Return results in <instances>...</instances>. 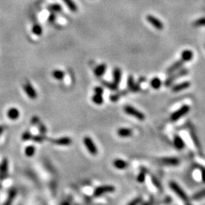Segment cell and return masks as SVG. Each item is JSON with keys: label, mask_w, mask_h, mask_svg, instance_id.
<instances>
[{"label": "cell", "mask_w": 205, "mask_h": 205, "mask_svg": "<svg viewBox=\"0 0 205 205\" xmlns=\"http://www.w3.org/2000/svg\"><path fill=\"white\" fill-rule=\"evenodd\" d=\"M123 110L126 114L131 115V116H133L134 118L138 119V120L144 121V119H145V115H144V114L142 112L138 110V109H137L136 108L133 107L132 106L125 105L123 107Z\"/></svg>", "instance_id": "cell-1"}, {"label": "cell", "mask_w": 205, "mask_h": 205, "mask_svg": "<svg viewBox=\"0 0 205 205\" xmlns=\"http://www.w3.org/2000/svg\"><path fill=\"white\" fill-rule=\"evenodd\" d=\"M170 188L174 191V193L178 196L179 198H181L182 200L184 202H188V195L186 194V193L185 192V191L177 184L176 182H170Z\"/></svg>", "instance_id": "cell-2"}, {"label": "cell", "mask_w": 205, "mask_h": 205, "mask_svg": "<svg viewBox=\"0 0 205 205\" xmlns=\"http://www.w3.org/2000/svg\"><path fill=\"white\" fill-rule=\"evenodd\" d=\"M188 69H180L179 70H178V72H176V73H175V74L173 73V74L170 75V76L167 78L164 84H165V85L167 87H170L177 78H179L182 77V76L186 75H188Z\"/></svg>", "instance_id": "cell-3"}, {"label": "cell", "mask_w": 205, "mask_h": 205, "mask_svg": "<svg viewBox=\"0 0 205 205\" xmlns=\"http://www.w3.org/2000/svg\"><path fill=\"white\" fill-rule=\"evenodd\" d=\"M190 111V107L188 105H184L182 107H180L178 110L175 111L174 112L171 114L170 115V119H171L173 122H176V121L180 119L182 116L185 115L186 114L188 113V112Z\"/></svg>", "instance_id": "cell-4"}, {"label": "cell", "mask_w": 205, "mask_h": 205, "mask_svg": "<svg viewBox=\"0 0 205 205\" xmlns=\"http://www.w3.org/2000/svg\"><path fill=\"white\" fill-rule=\"evenodd\" d=\"M84 144L85 147H86L87 150L89 151L91 155H96L97 154V148H96V144H94L93 140L90 138V137H84Z\"/></svg>", "instance_id": "cell-5"}, {"label": "cell", "mask_w": 205, "mask_h": 205, "mask_svg": "<svg viewBox=\"0 0 205 205\" xmlns=\"http://www.w3.org/2000/svg\"><path fill=\"white\" fill-rule=\"evenodd\" d=\"M159 162L164 166H169V167H176L180 164L179 159L176 157H163L159 160Z\"/></svg>", "instance_id": "cell-6"}, {"label": "cell", "mask_w": 205, "mask_h": 205, "mask_svg": "<svg viewBox=\"0 0 205 205\" xmlns=\"http://www.w3.org/2000/svg\"><path fill=\"white\" fill-rule=\"evenodd\" d=\"M115 191V188L112 185H102L99 186V187L96 188V190L94 191L93 195L95 197H99L102 194H106V193H110L113 192Z\"/></svg>", "instance_id": "cell-7"}, {"label": "cell", "mask_w": 205, "mask_h": 205, "mask_svg": "<svg viewBox=\"0 0 205 205\" xmlns=\"http://www.w3.org/2000/svg\"><path fill=\"white\" fill-rule=\"evenodd\" d=\"M24 92L26 93V94L27 95L30 99H35L37 97V93L36 92V90L34 88V87L32 86L31 83L29 82H26L24 84Z\"/></svg>", "instance_id": "cell-8"}, {"label": "cell", "mask_w": 205, "mask_h": 205, "mask_svg": "<svg viewBox=\"0 0 205 205\" xmlns=\"http://www.w3.org/2000/svg\"><path fill=\"white\" fill-rule=\"evenodd\" d=\"M147 18V21H148V22H149L150 24L153 26V27H155L156 29H157V30L161 31V30L164 29V24H163V22L160 21V20H159L157 18H156V17L149 14V15L147 16V18Z\"/></svg>", "instance_id": "cell-9"}, {"label": "cell", "mask_w": 205, "mask_h": 205, "mask_svg": "<svg viewBox=\"0 0 205 205\" xmlns=\"http://www.w3.org/2000/svg\"><path fill=\"white\" fill-rule=\"evenodd\" d=\"M127 85H128V88L132 92H138L140 90V85L139 84H136L134 80V78L132 75H129L128 77V81H127Z\"/></svg>", "instance_id": "cell-10"}, {"label": "cell", "mask_w": 205, "mask_h": 205, "mask_svg": "<svg viewBox=\"0 0 205 205\" xmlns=\"http://www.w3.org/2000/svg\"><path fill=\"white\" fill-rule=\"evenodd\" d=\"M184 63H185V62L182 60L175 62L172 66H170V67L168 68V69L167 70V73L168 75H171V74H173V73H174V72H176V71L179 70V69L182 67Z\"/></svg>", "instance_id": "cell-11"}, {"label": "cell", "mask_w": 205, "mask_h": 205, "mask_svg": "<svg viewBox=\"0 0 205 205\" xmlns=\"http://www.w3.org/2000/svg\"><path fill=\"white\" fill-rule=\"evenodd\" d=\"M191 86V83L189 81H184L182 83L176 84L172 87V90L173 92H179L183 90H186V89L189 88Z\"/></svg>", "instance_id": "cell-12"}, {"label": "cell", "mask_w": 205, "mask_h": 205, "mask_svg": "<svg viewBox=\"0 0 205 205\" xmlns=\"http://www.w3.org/2000/svg\"><path fill=\"white\" fill-rule=\"evenodd\" d=\"M54 144H57V145L60 146H68L70 145L72 143V140L69 137H63V138H57V139H54L52 141Z\"/></svg>", "instance_id": "cell-13"}, {"label": "cell", "mask_w": 205, "mask_h": 205, "mask_svg": "<svg viewBox=\"0 0 205 205\" xmlns=\"http://www.w3.org/2000/svg\"><path fill=\"white\" fill-rule=\"evenodd\" d=\"M133 134V131L131 128H119L117 130V135L121 138H128Z\"/></svg>", "instance_id": "cell-14"}, {"label": "cell", "mask_w": 205, "mask_h": 205, "mask_svg": "<svg viewBox=\"0 0 205 205\" xmlns=\"http://www.w3.org/2000/svg\"><path fill=\"white\" fill-rule=\"evenodd\" d=\"M173 144H174L175 148L179 151L184 149L185 146L184 141L179 135H175L174 139H173Z\"/></svg>", "instance_id": "cell-15"}, {"label": "cell", "mask_w": 205, "mask_h": 205, "mask_svg": "<svg viewBox=\"0 0 205 205\" xmlns=\"http://www.w3.org/2000/svg\"><path fill=\"white\" fill-rule=\"evenodd\" d=\"M8 170V161L6 158H5L2 161V164H0V177H2V179H4V177L6 176Z\"/></svg>", "instance_id": "cell-16"}, {"label": "cell", "mask_w": 205, "mask_h": 205, "mask_svg": "<svg viewBox=\"0 0 205 205\" xmlns=\"http://www.w3.org/2000/svg\"><path fill=\"white\" fill-rule=\"evenodd\" d=\"M106 69H107V66H106V64H104V63L99 64L94 69L95 75L99 78L102 77L105 74V72H106Z\"/></svg>", "instance_id": "cell-17"}, {"label": "cell", "mask_w": 205, "mask_h": 205, "mask_svg": "<svg viewBox=\"0 0 205 205\" xmlns=\"http://www.w3.org/2000/svg\"><path fill=\"white\" fill-rule=\"evenodd\" d=\"M7 115L11 120H16L19 118L20 116V112L17 108H10L7 112Z\"/></svg>", "instance_id": "cell-18"}, {"label": "cell", "mask_w": 205, "mask_h": 205, "mask_svg": "<svg viewBox=\"0 0 205 205\" xmlns=\"http://www.w3.org/2000/svg\"><path fill=\"white\" fill-rule=\"evenodd\" d=\"M113 82L115 84L119 85L122 78V71L119 68L116 67L113 70Z\"/></svg>", "instance_id": "cell-19"}, {"label": "cell", "mask_w": 205, "mask_h": 205, "mask_svg": "<svg viewBox=\"0 0 205 205\" xmlns=\"http://www.w3.org/2000/svg\"><path fill=\"white\" fill-rule=\"evenodd\" d=\"M113 166L118 170H124L128 167V163L121 159H115L113 161Z\"/></svg>", "instance_id": "cell-20"}, {"label": "cell", "mask_w": 205, "mask_h": 205, "mask_svg": "<svg viewBox=\"0 0 205 205\" xmlns=\"http://www.w3.org/2000/svg\"><path fill=\"white\" fill-rule=\"evenodd\" d=\"M181 56H182L181 60H183V61L185 63V62L191 61V60H192L193 56H194V53H193V52L191 51V50H185L182 53Z\"/></svg>", "instance_id": "cell-21"}, {"label": "cell", "mask_w": 205, "mask_h": 205, "mask_svg": "<svg viewBox=\"0 0 205 205\" xmlns=\"http://www.w3.org/2000/svg\"><path fill=\"white\" fill-rule=\"evenodd\" d=\"M191 137L192 138V141L194 142V145L196 146V148L198 149V151H200V150H201V145H200V141H199L198 138H197L196 132L193 129H191Z\"/></svg>", "instance_id": "cell-22"}, {"label": "cell", "mask_w": 205, "mask_h": 205, "mask_svg": "<svg viewBox=\"0 0 205 205\" xmlns=\"http://www.w3.org/2000/svg\"><path fill=\"white\" fill-rule=\"evenodd\" d=\"M161 85H162V81L160 80L159 78L155 77L151 79V86L152 88L155 89V90H158V89L160 88Z\"/></svg>", "instance_id": "cell-23"}, {"label": "cell", "mask_w": 205, "mask_h": 205, "mask_svg": "<svg viewBox=\"0 0 205 205\" xmlns=\"http://www.w3.org/2000/svg\"><path fill=\"white\" fill-rule=\"evenodd\" d=\"M52 75L55 79L59 81H61L65 77V72L62 70H59V69H56L52 72Z\"/></svg>", "instance_id": "cell-24"}, {"label": "cell", "mask_w": 205, "mask_h": 205, "mask_svg": "<svg viewBox=\"0 0 205 205\" xmlns=\"http://www.w3.org/2000/svg\"><path fill=\"white\" fill-rule=\"evenodd\" d=\"M101 83H102V84L103 85L104 87H106V88L109 89V90H118V87H119V85L115 84L114 82H109V81H101Z\"/></svg>", "instance_id": "cell-25"}, {"label": "cell", "mask_w": 205, "mask_h": 205, "mask_svg": "<svg viewBox=\"0 0 205 205\" xmlns=\"http://www.w3.org/2000/svg\"><path fill=\"white\" fill-rule=\"evenodd\" d=\"M15 196H16V191H15L14 189H12V190L8 193V198L5 200V203H3V205H11L12 201L14 200Z\"/></svg>", "instance_id": "cell-26"}, {"label": "cell", "mask_w": 205, "mask_h": 205, "mask_svg": "<svg viewBox=\"0 0 205 205\" xmlns=\"http://www.w3.org/2000/svg\"><path fill=\"white\" fill-rule=\"evenodd\" d=\"M126 94L127 90H124V91L122 90V91H120L119 93H115L111 95V96H109V99H110V101H112V102H116V101L119 100L121 96H125V95Z\"/></svg>", "instance_id": "cell-27"}, {"label": "cell", "mask_w": 205, "mask_h": 205, "mask_svg": "<svg viewBox=\"0 0 205 205\" xmlns=\"http://www.w3.org/2000/svg\"><path fill=\"white\" fill-rule=\"evenodd\" d=\"M35 151H36V149L34 146L29 145V146H27V148H25V150H24V154H25V155L27 156V157H31L34 155Z\"/></svg>", "instance_id": "cell-28"}, {"label": "cell", "mask_w": 205, "mask_h": 205, "mask_svg": "<svg viewBox=\"0 0 205 205\" xmlns=\"http://www.w3.org/2000/svg\"><path fill=\"white\" fill-rule=\"evenodd\" d=\"M63 1H64L66 5H67L68 8H69L71 11H73V12L77 11L78 10L77 5H76V4L73 2V0H63Z\"/></svg>", "instance_id": "cell-29"}, {"label": "cell", "mask_w": 205, "mask_h": 205, "mask_svg": "<svg viewBox=\"0 0 205 205\" xmlns=\"http://www.w3.org/2000/svg\"><path fill=\"white\" fill-rule=\"evenodd\" d=\"M92 101L94 102L96 105H101L103 102V98L102 96L100 94H96L95 93L93 96H92Z\"/></svg>", "instance_id": "cell-30"}, {"label": "cell", "mask_w": 205, "mask_h": 205, "mask_svg": "<svg viewBox=\"0 0 205 205\" xmlns=\"http://www.w3.org/2000/svg\"><path fill=\"white\" fill-rule=\"evenodd\" d=\"M32 32L34 33L35 35L40 36L43 34V28H42L41 26H40V24H36L32 27Z\"/></svg>", "instance_id": "cell-31"}, {"label": "cell", "mask_w": 205, "mask_h": 205, "mask_svg": "<svg viewBox=\"0 0 205 205\" xmlns=\"http://www.w3.org/2000/svg\"><path fill=\"white\" fill-rule=\"evenodd\" d=\"M205 197V188L202 189L200 191H197L194 194H193L192 199L193 200H200V199L204 198Z\"/></svg>", "instance_id": "cell-32"}, {"label": "cell", "mask_w": 205, "mask_h": 205, "mask_svg": "<svg viewBox=\"0 0 205 205\" xmlns=\"http://www.w3.org/2000/svg\"><path fill=\"white\" fill-rule=\"evenodd\" d=\"M48 9L53 12H60L62 11V7L59 4H53V5H49Z\"/></svg>", "instance_id": "cell-33"}, {"label": "cell", "mask_w": 205, "mask_h": 205, "mask_svg": "<svg viewBox=\"0 0 205 205\" xmlns=\"http://www.w3.org/2000/svg\"><path fill=\"white\" fill-rule=\"evenodd\" d=\"M45 139H46L45 135H41V134L37 135H34V136L32 137V140L36 143H42L45 141Z\"/></svg>", "instance_id": "cell-34"}, {"label": "cell", "mask_w": 205, "mask_h": 205, "mask_svg": "<svg viewBox=\"0 0 205 205\" xmlns=\"http://www.w3.org/2000/svg\"><path fill=\"white\" fill-rule=\"evenodd\" d=\"M193 26H194V27H203V26H205V18H200L199 19L196 20L193 23Z\"/></svg>", "instance_id": "cell-35"}, {"label": "cell", "mask_w": 205, "mask_h": 205, "mask_svg": "<svg viewBox=\"0 0 205 205\" xmlns=\"http://www.w3.org/2000/svg\"><path fill=\"white\" fill-rule=\"evenodd\" d=\"M32 134L29 131H24V133L22 134V136H21V139L23 140V141H28V140H31L32 139Z\"/></svg>", "instance_id": "cell-36"}, {"label": "cell", "mask_w": 205, "mask_h": 205, "mask_svg": "<svg viewBox=\"0 0 205 205\" xmlns=\"http://www.w3.org/2000/svg\"><path fill=\"white\" fill-rule=\"evenodd\" d=\"M37 126H38V130L40 134H41V135H46V133L47 132V128L46 127V125L40 122Z\"/></svg>", "instance_id": "cell-37"}, {"label": "cell", "mask_w": 205, "mask_h": 205, "mask_svg": "<svg viewBox=\"0 0 205 205\" xmlns=\"http://www.w3.org/2000/svg\"><path fill=\"white\" fill-rule=\"evenodd\" d=\"M151 180H152V182L156 187L158 189H160V191H162V186H161V184H160V181H159L158 179L155 176H152L151 177Z\"/></svg>", "instance_id": "cell-38"}, {"label": "cell", "mask_w": 205, "mask_h": 205, "mask_svg": "<svg viewBox=\"0 0 205 205\" xmlns=\"http://www.w3.org/2000/svg\"><path fill=\"white\" fill-rule=\"evenodd\" d=\"M144 180H145V173L142 171L138 174V177H137V181L140 183H142L144 182Z\"/></svg>", "instance_id": "cell-39"}, {"label": "cell", "mask_w": 205, "mask_h": 205, "mask_svg": "<svg viewBox=\"0 0 205 205\" xmlns=\"http://www.w3.org/2000/svg\"><path fill=\"white\" fill-rule=\"evenodd\" d=\"M40 123V119L38 116H33L31 119V124L33 125H38Z\"/></svg>", "instance_id": "cell-40"}, {"label": "cell", "mask_w": 205, "mask_h": 205, "mask_svg": "<svg viewBox=\"0 0 205 205\" xmlns=\"http://www.w3.org/2000/svg\"><path fill=\"white\" fill-rule=\"evenodd\" d=\"M199 169L200 170V173H201V179L203 183H205V167L200 166Z\"/></svg>", "instance_id": "cell-41"}, {"label": "cell", "mask_w": 205, "mask_h": 205, "mask_svg": "<svg viewBox=\"0 0 205 205\" xmlns=\"http://www.w3.org/2000/svg\"><path fill=\"white\" fill-rule=\"evenodd\" d=\"M94 92L96 94L102 95V93H103V89L101 87H96L94 88Z\"/></svg>", "instance_id": "cell-42"}, {"label": "cell", "mask_w": 205, "mask_h": 205, "mask_svg": "<svg viewBox=\"0 0 205 205\" xmlns=\"http://www.w3.org/2000/svg\"><path fill=\"white\" fill-rule=\"evenodd\" d=\"M141 201V197H137L135 200H133L131 202H130L128 205H138Z\"/></svg>", "instance_id": "cell-43"}, {"label": "cell", "mask_w": 205, "mask_h": 205, "mask_svg": "<svg viewBox=\"0 0 205 205\" xmlns=\"http://www.w3.org/2000/svg\"><path fill=\"white\" fill-rule=\"evenodd\" d=\"M55 20H56V14H51L49 16V18H48V21L50 23H53L55 21Z\"/></svg>", "instance_id": "cell-44"}, {"label": "cell", "mask_w": 205, "mask_h": 205, "mask_svg": "<svg viewBox=\"0 0 205 205\" xmlns=\"http://www.w3.org/2000/svg\"><path fill=\"white\" fill-rule=\"evenodd\" d=\"M3 131H4V127L0 126V135H1V134H2Z\"/></svg>", "instance_id": "cell-45"}, {"label": "cell", "mask_w": 205, "mask_h": 205, "mask_svg": "<svg viewBox=\"0 0 205 205\" xmlns=\"http://www.w3.org/2000/svg\"><path fill=\"white\" fill-rule=\"evenodd\" d=\"M151 204H152V202L148 201V202H146V203H144V204H142V205H151Z\"/></svg>", "instance_id": "cell-46"}, {"label": "cell", "mask_w": 205, "mask_h": 205, "mask_svg": "<svg viewBox=\"0 0 205 205\" xmlns=\"http://www.w3.org/2000/svg\"><path fill=\"white\" fill-rule=\"evenodd\" d=\"M62 205H70V203H69V202H64Z\"/></svg>", "instance_id": "cell-47"}, {"label": "cell", "mask_w": 205, "mask_h": 205, "mask_svg": "<svg viewBox=\"0 0 205 205\" xmlns=\"http://www.w3.org/2000/svg\"><path fill=\"white\" fill-rule=\"evenodd\" d=\"M185 205H193V204H191V203H190V202L188 201V202H185Z\"/></svg>", "instance_id": "cell-48"}]
</instances>
